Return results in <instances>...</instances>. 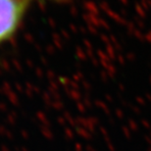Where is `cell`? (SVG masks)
<instances>
[{"instance_id": "obj_1", "label": "cell", "mask_w": 151, "mask_h": 151, "mask_svg": "<svg viewBox=\"0 0 151 151\" xmlns=\"http://www.w3.org/2000/svg\"><path fill=\"white\" fill-rule=\"evenodd\" d=\"M32 2V0H0V46L18 34Z\"/></svg>"}]
</instances>
